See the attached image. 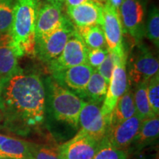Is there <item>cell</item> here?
<instances>
[{"mask_svg": "<svg viewBox=\"0 0 159 159\" xmlns=\"http://www.w3.org/2000/svg\"><path fill=\"white\" fill-rule=\"evenodd\" d=\"M127 158L128 154L126 151L114 148L105 137L99 142L98 150L92 159H127Z\"/></svg>", "mask_w": 159, "mask_h": 159, "instance_id": "cb8c5ba5", "label": "cell"}, {"mask_svg": "<svg viewBox=\"0 0 159 159\" xmlns=\"http://www.w3.org/2000/svg\"><path fill=\"white\" fill-rule=\"evenodd\" d=\"M33 159H60L59 147L52 144H34Z\"/></svg>", "mask_w": 159, "mask_h": 159, "instance_id": "4316f807", "label": "cell"}, {"mask_svg": "<svg viewBox=\"0 0 159 159\" xmlns=\"http://www.w3.org/2000/svg\"><path fill=\"white\" fill-rule=\"evenodd\" d=\"M109 3H111L115 8H116L119 11V7H120L121 4L123 2V0H107Z\"/></svg>", "mask_w": 159, "mask_h": 159, "instance_id": "4dcf8cb0", "label": "cell"}, {"mask_svg": "<svg viewBox=\"0 0 159 159\" xmlns=\"http://www.w3.org/2000/svg\"><path fill=\"white\" fill-rule=\"evenodd\" d=\"M75 31V27L66 18L57 28L35 40V55L49 64L61 55Z\"/></svg>", "mask_w": 159, "mask_h": 159, "instance_id": "277c9868", "label": "cell"}, {"mask_svg": "<svg viewBox=\"0 0 159 159\" xmlns=\"http://www.w3.org/2000/svg\"><path fill=\"white\" fill-rule=\"evenodd\" d=\"M102 5L94 0L75 7H66L69 19L76 27L102 25Z\"/></svg>", "mask_w": 159, "mask_h": 159, "instance_id": "4fadbf2b", "label": "cell"}, {"mask_svg": "<svg viewBox=\"0 0 159 159\" xmlns=\"http://www.w3.org/2000/svg\"><path fill=\"white\" fill-rule=\"evenodd\" d=\"M47 2H59L62 3L63 2H64V0H47Z\"/></svg>", "mask_w": 159, "mask_h": 159, "instance_id": "d6a6232c", "label": "cell"}, {"mask_svg": "<svg viewBox=\"0 0 159 159\" xmlns=\"http://www.w3.org/2000/svg\"><path fill=\"white\" fill-rule=\"evenodd\" d=\"M94 71V69L89 64H80L53 74V77L59 84L63 83L71 90L84 94Z\"/></svg>", "mask_w": 159, "mask_h": 159, "instance_id": "9a60e30c", "label": "cell"}, {"mask_svg": "<svg viewBox=\"0 0 159 159\" xmlns=\"http://www.w3.org/2000/svg\"><path fill=\"white\" fill-rule=\"evenodd\" d=\"M16 0H0V33H7L11 29Z\"/></svg>", "mask_w": 159, "mask_h": 159, "instance_id": "d4e9b609", "label": "cell"}, {"mask_svg": "<svg viewBox=\"0 0 159 159\" xmlns=\"http://www.w3.org/2000/svg\"><path fill=\"white\" fill-rule=\"evenodd\" d=\"M0 159H15V158H8V157H0Z\"/></svg>", "mask_w": 159, "mask_h": 159, "instance_id": "836d02e7", "label": "cell"}, {"mask_svg": "<svg viewBox=\"0 0 159 159\" xmlns=\"http://www.w3.org/2000/svg\"><path fill=\"white\" fill-rule=\"evenodd\" d=\"M60 159H67V158H66L65 157H63V156H61V155L60 154Z\"/></svg>", "mask_w": 159, "mask_h": 159, "instance_id": "e575fe53", "label": "cell"}, {"mask_svg": "<svg viewBox=\"0 0 159 159\" xmlns=\"http://www.w3.org/2000/svg\"><path fill=\"white\" fill-rule=\"evenodd\" d=\"M47 84L49 98L55 119L77 128L80 111L86 102L57 81L49 79Z\"/></svg>", "mask_w": 159, "mask_h": 159, "instance_id": "3957f363", "label": "cell"}, {"mask_svg": "<svg viewBox=\"0 0 159 159\" xmlns=\"http://www.w3.org/2000/svg\"><path fill=\"white\" fill-rule=\"evenodd\" d=\"M10 136H6V135H3V134H0V144L2 143L4 141H5L7 138H9Z\"/></svg>", "mask_w": 159, "mask_h": 159, "instance_id": "1f68e13d", "label": "cell"}, {"mask_svg": "<svg viewBox=\"0 0 159 159\" xmlns=\"http://www.w3.org/2000/svg\"><path fill=\"white\" fill-rule=\"evenodd\" d=\"M80 130L100 142L106 135L108 122L97 103L86 102L79 116Z\"/></svg>", "mask_w": 159, "mask_h": 159, "instance_id": "30bf717a", "label": "cell"}, {"mask_svg": "<svg viewBox=\"0 0 159 159\" xmlns=\"http://www.w3.org/2000/svg\"><path fill=\"white\" fill-rule=\"evenodd\" d=\"M115 59H116V56L108 51L103 62L97 68V71L102 75L108 84H109V82H110L111 75H112L113 70L114 68Z\"/></svg>", "mask_w": 159, "mask_h": 159, "instance_id": "83f0119b", "label": "cell"}, {"mask_svg": "<svg viewBox=\"0 0 159 159\" xmlns=\"http://www.w3.org/2000/svg\"><path fill=\"white\" fill-rule=\"evenodd\" d=\"M89 49L75 29L61 55L48 64L49 71L55 74L75 66L88 64Z\"/></svg>", "mask_w": 159, "mask_h": 159, "instance_id": "ba28073f", "label": "cell"}, {"mask_svg": "<svg viewBox=\"0 0 159 159\" xmlns=\"http://www.w3.org/2000/svg\"><path fill=\"white\" fill-rule=\"evenodd\" d=\"M108 84L97 70H94L89 79L84 94L94 103L100 102L105 99Z\"/></svg>", "mask_w": 159, "mask_h": 159, "instance_id": "44dd1931", "label": "cell"}, {"mask_svg": "<svg viewBox=\"0 0 159 159\" xmlns=\"http://www.w3.org/2000/svg\"><path fill=\"white\" fill-rule=\"evenodd\" d=\"M39 0H16L9 34L18 57L35 55V27Z\"/></svg>", "mask_w": 159, "mask_h": 159, "instance_id": "7a4b0ae2", "label": "cell"}, {"mask_svg": "<svg viewBox=\"0 0 159 159\" xmlns=\"http://www.w3.org/2000/svg\"><path fill=\"white\" fill-rule=\"evenodd\" d=\"M99 145V142L80 130L74 138L59 147V151L67 159H92Z\"/></svg>", "mask_w": 159, "mask_h": 159, "instance_id": "8fae6325", "label": "cell"}, {"mask_svg": "<svg viewBox=\"0 0 159 159\" xmlns=\"http://www.w3.org/2000/svg\"><path fill=\"white\" fill-rule=\"evenodd\" d=\"M108 50L116 57H127L123 40V27L119 11L106 1L102 5V25Z\"/></svg>", "mask_w": 159, "mask_h": 159, "instance_id": "52a82bcc", "label": "cell"}, {"mask_svg": "<svg viewBox=\"0 0 159 159\" xmlns=\"http://www.w3.org/2000/svg\"><path fill=\"white\" fill-rule=\"evenodd\" d=\"M135 114L136 107L134 104V92L129 88L119 99L114 110L108 116V129L130 118Z\"/></svg>", "mask_w": 159, "mask_h": 159, "instance_id": "e0dca14e", "label": "cell"}, {"mask_svg": "<svg viewBox=\"0 0 159 159\" xmlns=\"http://www.w3.org/2000/svg\"><path fill=\"white\" fill-rule=\"evenodd\" d=\"M0 157H3L2 156V154H1V153H0Z\"/></svg>", "mask_w": 159, "mask_h": 159, "instance_id": "8d00e7d4", "label": "cell"}, {"mask_svg": "<svg viewBox=\"0 0 159 159\" xmlns=\"http://www.w3.org/2000/svg\"><path fill=\"white\" fill-rule=\"evenodd\" d=\"M66 17L63 15L62 3L49 2L40 6L35 27V40L57 28Z\"/></svg>", "mask_w": 159, "mask_h": 159, "instance_id": "5bb4252c", "label": "cell"}, {"mask_svg": "<svg viewBox=\"0 0 159 159\" xmlns=\"http://www.w3.org/2000/svg\"><path fill=\"white\" fill-rule=\"evenodd\" d=\"M126 64L127 57L120 58L116 56L115 66L108 84V91L103 101L102 106L101 107V111L107 120L119 99L129 89Z\"/></svg>", "mask_w": 159, "mask_h": 159, "instance_id": "9c48e42d", "label": "cell"}, {"mask_svg": "<svg viewBox=\"0 0 159 159\" xmlns=\"http://www.w3.org/2000/svg\"><path fill=\"white\" fill-rule=\"evenodd\" d=\"M89 1H91V0H64L66 7H75V6L82 5V4L85 3Z\"/></svg>", "mask_w": 159, "mask_h": 159, "instance_id": "f546056e", "label": "cell"}, {"mask_svg": "<svg viewBox=\"0 0 159 159\" xmlns=\"http://www.w3.org/2000/svg\"><path fill=\"white\" fill-rule=\"evenodd\" d=\"M144 0H123L119 13L123 33L130 35L136 44H139L145 35Z\"/></svg>", "mask_w": 159, "mask_h": 159, "instance_id": "8992f818", "label": "cell"}, {"mask_svg": "<svg viewBox=\"0 0 159 159\" xmlns=\"http://www.w3.org/2000/svg\"><path fill=\"white\" fill-rule=\"evenodd\" d=\"M34 144L10 136L0 144V153L3 157L15 159H33Z\"/></svg>", "mask_w": 159, "mask_h": 159, "instance_id": "ac0fdd59", "label": "cell"}, {"mask_svg": "<svg viewBox=\"0 0 159 159\" xmlns=\"http://www.w3.org/2000/svg\"><path fill=\"white\" fill-rule=\"evenodd\" d=\"M145 35L154 43L156 47L159 46V11L158 7L152 6L149 11V14L145 26Z\"/></svg>", "mask_w": 159, "mask_h": 159, "instance_id": "603a6c76", "label": "cell"}, {"mask_svg": "<svg viewBox=\"0 0 159 159\" xmlns=\"http://www.w3.org/2000/svg\"><path fill=\"white\" fill-rule=\"evenodd\" d=\"M142 120L135 114L108 129L105 138L114 148L126 151L138 134Z\"/></svg>", "mask_w": 159, "mask_h": 159, "instance_id": "7c38bea8", "label": "cell"}, {"mask_svg": "<svg viewBox=\"0 0 159 159\" xmlns=\"http://www.w3.org/2000/svg\"><path fill=\"white\" fill-rule=\"evenodd\" d=\"M46 91L41 77L23 70L0 88V111L5 126L18 134L37 130L45 118Z\"/></svg>", "mask_w": 159, "mask_h": 159, "instance_id": "6da1fadb", "label": "cell"}, {"mask_svg": "<svg viewBox=\"0 0 159 159\" xmlns=\"http://www.w3.org/2000/svg\"><path fill=\"white\" fill-rule=\"evenodd\" d=\"M137 49L131 54L129 59V84L137 85L148 82L151 77L159 72L158 59L144 45L137 44Z\"/></svg>", "mask_w": 159, "mask_h": 159, "instance_id": "5b68a950", "label": "cell"}, {"mask_svg": "<svg viewBox=\"0 0 159 159\" xmlns=\"http://www.w3.org/2000/svg\"><path fill=\"white\" fill-rule=\"evenodd\" d=\"M149 103L156 116L159 114V72L149 80L147 86Z\"/></svg>", "mask_w": 159, "mask_h": 159, "instance_id": "484cf974", "label": "cell"}, {"mask_svg": "<svg viewBox=\"0 0 159 159\" xmlns=\"http://www.w3.org/2000/svg\"><path fill=\"white\" fill-rule=\"evenodd\" d=\"M108 50L107 49H89L88 64L93 68H97L104 61Z\"/></svg>", "mask_w": 159, "mask_h": 159, "instance_id": "f1b7e54d", "label": "cell"}, {"mask_svg": "<svg viewBox=\"0 0 159 159\" xmlns=\"http://www.w3.org/2000/svg\"><path fill=\"white\" fill-rule=\"evenodd\" d=\"M1 121H2V116L1 111H0V122H1Z\"/></svg>", "mask_w": 159, "mask_h": 159, "instance_id": "d590c367", "label": "cell"}, {"mask_svg": "<svg viewBox=\"0 0 159 159\" xmlns=\"http://www.w3.org/2000/svg\"><path fill=\"white\" fill-rule=\"evenodd\" d=\"M11 44L9 33H0V88L6 81L21 71Z\"/></svg>", "mask_w": 159, "mask_h": 159, "instance_id": "2e32d148", "label": "cell"}, {"mask_svg": "<svg viewBox=\"0 0 159 159\" xmlns=\"http://www.w3.org/2000/svg\"><path fill=\"white\" fill-rule=\"evenodd\" d=\"M159 134V119L158 116H153L152 118L142 120L140 128L133 141L135 149L137 150L145 148L150 144L152 142L158 139Z\"/></svg>", "mask_w": 159, "mask_h": 159, "instance_id": "d6986e66", "label": "cell"}, {"mask_svg": "<svg viewBox=\"0 0 159 159\" xmlns=\"http://www.w3.org/2000/svg\"><path fill=\"white\" fill-rule=\"evenodd\" d=\"M75 29L89 49L103 48L106 46L105 34L102 26L93 25L81 27H75Z\"/></svg>", "mask_w": 159, "mask_h": 159, "instance_id": "ffe728a7", "label": "cell"}, {"mask_svg": "<svg viewBox=\"0 0 159 159\" xmlns=\"http://www.w3.org/2000/svg\"><path fill=\"white\" fill-rule=\"evenodd\" d=\"M148 83V82L142 83L136 85V89L134 93L136 114L142 120L156 116L149 103L148 93H147Z\"/></svg>", "mask_w": 159, "mask_h": 159, "instance_id": "7402d4cb", "label": "cell"}]
</instances>
